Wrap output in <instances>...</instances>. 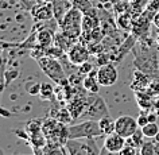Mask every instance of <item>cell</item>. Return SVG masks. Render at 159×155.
<instances>
[{
    "mask_svg": "<svg viewBox=\"0 0 159 155\" xmlns=\"http://www.w3.org/2000/svg\"><path fill=\"white\" fill-rule=\"evenodd\" d=\"M134 51V66L135 69L144 71L147 74L157 75L159 70V59L158 53L152 46V43L144 42V39H139L136 47L132 49Z\"/></svg>",
    "mask_w": 159,
    "mask_h": 155,
    "instance_id": "cell-1",
    "label": "cell"
},
{
    "mask_svg": "<svg viewBox=\"0 0 159 155\" xmlns=\"http://www.w3.org/2000/svg\"><path fill=\"white\" fill-rule=\"evenodd\" d=\"M38 66L41 67V70L43 71V74L46 77H49L51 81L55 82L59 86H66L69 85V77H67L65 69L62 66V62L57 58L49 57V55H45V57L38 59Z\"/></svg>",
    "mask_w": 159,
    "mask_h": 155,
    "instance_id": "cell-2",
    "label": "cell"
},
{
    "mask_svg": "<svg viewBox=\"0 0 159 155\" xmlns=\"http://www.w3.org/2000/svg\"><path fill=\"white\" fill-rule=\"evenodd\" d=\"M82 18H84V14L80 10L71 7L66 12L65 16H63L62 21L58 23L61 33L63 35H66L69 39H71L73 42L80 39L82 34Z\"/></svg>",
    "mask_w": 159,
    "mask_h": 155,
    "instance_id": "cell-3",
    "label": "cell"
},
{
    "mask_svg": "<svg viewBox=\"0 0 159 155\" xmlns=\"http://www.w3.org/2000/svg\"><path fill=\"white\" fill-rule=\"evenodd\" d=\"M42 132L47 139V143L63 144L69 140V127L59 123L54 117H47L42 123Z\"/></svg>",
    "mask_w": 159,
    "mask_h": 155,
    "instance_id": "cell-4",
    "label": "cell"
},
{
    "mask_svg": "<svg viewBox=\"0 0 159 155\" xmlns=\"http://www.w3.org/2000/svg\"><path fill=\"white\" fill-rule=\"evenodd\" d=\"M109 116V111L107 107L104 98L98 96L97 93H88V98H86V107L82 112L81 117L85 120H96L98 121L100 119Z\"/></svg>",
    "mask_w": 159,
    "mask_h": 155,
    "instance_id": "cell-5",
    "label": "cell"
},
{
    "mask_svg": "<svg viewBox=\"0 0 159 155\" xmlns=\"http://www.w3.org/2000/svg\"><path fill=\"white\" fill-rule=\"evenodd\" d=\"M105 136L96 120H84L69 127V139H90Z\"/></svg>",
    "mask_w": 159,
    "mask_h": 155,
    "instance_id": "cell-6",
    "label": "cell"
},
{
    "mask_svg": "<svg viewBox=\"0 0 159 155\" xmlns=\"http://www.w3.org/2000/svg\"><path fill=\"white\" fill-rule=\"evenodd\" d=\"M65 147L69 155H100L101 150L98 148L96 138L85 139L81 142L80 139H69L65 143Z\"/></svg>",
    "mask_w": 159,
    "mask_h": 155,
    "instance_id": "cell-7",
    "label": "cell"
},
{
    "mask_svg": "<svg viewBox=\"0 0 159 155\" xmlns=\"http://www.w3.org/2000/svg\"><path fill=\"white\" fill-rule=\"evenodd\" d=\"M139 128L140 127L138 125L136 119L129 116V115H123L115 120V132H117L125 139L132 136Z\"/></svg>",
    "mask_w": 159,
    "mask_h": 155,
    "instance_id": "cell-8",
    "label": "cell"
},
{
    "mask_svg": "<svg viewBox=\"0 0 159 155\" xmlns=\"http://www.w3.org/2000/svg\"><path fill=\"white\" fill-rule=\"evenodd\" d=\"M117 78H119L117 69L112 62L97 67V80L101 86H112L116 84Z\"/></svg>",
    "mask_w": 159,
    "mask_h": 155,
    "instance_id": "cell-9",
    "label": "cell"
},
{
    "mask_svg": "<svg viewBox=\"0 0 159 155\" xmlns=\"http://www.w3.org/2000/svg\"><path fill=\"white\" fill-rule=\"evenodd\" d=\"M67 59L73 66H80L84 62L89 61V55L90 50L86 47L84 43H74L73 46L69 49V51L66 53Z\"/></svg>",
    "mask_w": 159,
    "mask_h": 155,
    "instance_id": "cell-10",
    "label": "cell"
},
{
    "mask_svg": "<svg viewBox=\"0 0 159 155\" xmlns=\"http://www.w3.org/2000/svg\"><path fill=\"white\" fill-rule=\"evenodd\" d=\"M30 14L35 22H51L54 19V11L51 3H39L30 10Z\"/></svg>",
    "mask_w": 159,
    "mask_h": 155,
    "instance_id": "cell-11",
    "label": "cell"
},
{
    "mask_svg": "<svg viewBox=\"0 0 159 155\" xmlns=\"http://www.w3.org/2000/svg\"><path fill=\"white\" fill-rule=\"evenodd\" d=\"M125 144H127V139L123 138L121 135H119L117 132H113V134L105 135L104 144H102V147L107 148L108 151H111V153L119 154Z\"/></svg>",
    "mask_w": 159,
    "mask_h": 155,
    "instance_id": "cell-12",
    "label": "cell"
},
{
    "mask_svg": "<svg viewBox=\"0 0 159 155\" xmlns=\"http://www.w3.org/2000/svg\"><path fill=\"white\" fill-rule=\"evenodd\" d=\"M152 77H154V75L147 74V73H144V71H140V70L136 69L134 71V74H132V81H131L129 88L132 89V92H140V90H146Z\"/></svg>",
    "mask_w": 159,
    "mask_h": 155,
    "instance_id": "cell-13",
    "label": "cell"
},
{
    "mask_svg": "<svg viewBox=\"0 0 159 155\" xmlns=\"http://www.w3.org/2000/svg\"><path fill=\"white\" fill-rule=\"evenodd\" d=\"M53 103V107H51V111H50V116L57 119V120L59 123H62V124H69V123H71L74 120L73 119V115L70 113V111L67 109V107H57L55 104H57V101H51Z\"/></svg>",
    "mask_w": 159,
    "mask_h": 155,
    "instance_id": "cell-14",
    "label": "cell"
},
{
    "mask_svg": "<svg viewBox=\"0 0 159 155\" xmlns=\"http://www.w3.org/2000/svg\"><path fill=\"white\" fill-rule=\"evenodd\" d=\"M135 94V100L136 104L139 105L140 111L144 112H150L152 111V105H154V97L150 93H147L146 90H140V92H134Z\"/></svg>",
    "mask_w": 159,
    "mask_h": 155,
    "instance_id": "cell-15",
    "label": "cell"
},
{
    "mask_svg": "<svg viewBox=\"0 0 159 155\" xmlns=\"http://www.w3.org/2000/svg\"><path fill=\"white\" fill-rule=\"evenodd\" d=\"M53 11H54V19L55 22L59 23L63 19V16L66 15V12L69 11L71 7V2L70 0H54L53 3Z\"/></svg>",
    "mask_w": 159,
    "mask_h": 155,
    "instance_id": "cell-16",
    "label": "cell"
},
{
    "mask_svg": "<svg viewBox=\"0 0 159 155\" xmlns=\"http://www.w3.org/2000/svg\"><path fill=\"white\" fill-rule=\"evenodd\" d=\"M54 38H55V34L51 29H39L38 33H37V42L38 45H41L43 47H50L54 45Z\"/></svg>",
    "mask_w": 159,
    "mask_h": 155,
    "instance_id": "cell-17",
    "label": "cell"
},
{
    "mask_svg": "<svg viewBox=\"0 0 159 155\" xmlns=\"http://www.w3.org/2000/svg\"><path fill=\"white\" fill-rule=\"evenodd\" d=\"M82 86L88 92L98 93V89H100L101 85L98 84V80H97V69H93L88 75H85L84 81H82Z\"/></svg>",
    "mask_w": 159,
    "mask_h": 155,
    "instance_id": "cell-18",
    "label": "cell"
},
{
    "mask_svg": "<svg viewBox=\"0 0 159 155\" xmlns=\"http://www.w3.org/2000/svg\"><path fill=\"white\" fill-rule=\"evenodd\" d=\"M71 6L74 8L80 10L84 15H94L96 14V10L93 8V4L90 0H70Z\"/></svg>",
    "mask_w": 159,
    "mask_h": 155,
    "instance_id": "cell-19",
    "label": "cell"
},
{
    "mask_svg": "<svg viewBox=\"0 0 159 155\" xmlns=\"http://www.w3.org/2000/svg\"><path fill=\"white\" fill-rule=\"evenodd\" d=\"M39 97L45 101H54L55 100V89L49 82H41V90H39Z\"/></svg>",
    "mask_w": 159,
    "mask_h": 155,
    "instance_id": "cell-20",
    "label": "cell"
},
{
    "mask_svg": "<svg viewBox=\"0 0 159 155\" xmlns=\"http://www.w3.org/2000/svg\"><path fill=\"white\" fill-rule=\"evenodd\" d=\"M42 123L43 120H39V119H33V120L27 121L26 127H25V132H27V135H37L42 132Z\"/></svg>",
    "mask_w": 159,
    "mask_h": 155,
    "instance_id": "cell-21",
    "label": "cell"
},
{
    "mask_svg": "<svg viewBox=\"0 0 159 155\" xmlns=\"http://www.w3.org/2000/svg\"><path fill=\"white\" fill-rule=\"evenodd\" d=\"M140 130H142L143 135H144L147 139H154V138L158 135V132H159V125H158L157 121H154V123H147V124H146L144 127H142Z\"/></svg>",
    "mask_w": 159,
    "mask_h": 155,
    "instance_id": "cell-22",
    "label": "cell"
},
{
    "mask_svg": "<svg viewBox=\"0 0 159 155\" xmlns=\"http://www.w3.org/2000/svg\"><path fill=\"white\" fill-rule=\"evenodd\" d=\"M101 131L104 132V135H109L115 132V120H112L109 116H105L98 120Z\"/></svg>",
    "mask_w": 159,
    "mask_h": 155,
    "instance_id": "cell-23",
    "label": "cell"
},
{
    "mask_svg": "<svg viewBox=\"0 0 159 155\" xmlns=\"http://www.w3.org/2000/svg\"><path fill=\"white\" fill-rule=\"evenodd\" d=\"M144 135H143L142 132V130L139 128L136 132H135L132 136H129V138H127V144H131V146H134V147H136V148H140V146L144 143Z\"/></svg>",
    "mask_w": 159,
    "mask_h": 155,
    "instance_id": "cell-24",
    "label": "cell"
},
{
    "mask_svg": "<svg viewBox=\"0 0 159 155\" xmlns=\"http://www.w3.org/2000/svg\"><path fill=\"white\" fill-rule=\"evenodd\" d=\"M157 143L152 140H144V143L140 146L139 148V154L140 155H155V151H157Z\"/></svg>",
    "mask_w": 159,
    "mask_h": 155,
    "instance_id": "cell-25",
    "label": "cell"
},
{
    "mask_svg": "<svg viewBox=\"0 0 159 155\" xmlns=\"http://www.w3.org/2000/svg\"><path fill=\"white\" fill-rule=\"evenodd\" d=\"M146 92L150 93L152 97L159 96V75H154V77L151 78V81H150L148 86H147Z\"/></svg>",
    "mask_w": 159,
    "mask_h": 155,
    "instance_id": "cell-26",
    "label": "cell"
},
{
    "mask_svg": "<svg viewBox=\"0 0 159 155\" xmlns=\"http://www.w3.org/2000/svg\"><path fill=\"white\" fill-rule=\"evenodd\" d=\"M47 53V49L46 47H43L41 45H37L34 47V49H31L30 50V55H31V58H34L35 61H38L39 58H42V57H45Z\"/></svg>",
    "mask_w": 159,
    "mask_h": 155,
    "instance_id": "cell-27",
    "label": "cell"
},
{
    "mask_svg": "<svg viewBox=\"0 0 159 155\" xmlns=\"http://www.w3.org/2000/svg\"><path fill=\"white\" fill-rule=\"evenodd\" d=\"M19 75V70L18 69H7L4 71V80H6V85H10L15 78Z\"/></svg>",
    "mask_w": 159,
    "mask_h": 155,
    "instance_id": "cell-28",
    "label": "cell"
},
{
    "mask_svg": "<svg viewBox=\"0 0 159 155\" xmlns=\"http://www.w3.org/2000/svg\"><path fill=\"white\" fill-rule=\"evenodd\" d=\"M93 69H94L93 63L90 61H86V62L82 63V65L78 66V74H81V75H84V77H85V75H88Z\"/></svg>",
    "mask_w": 159,
    "mask_h": 155,
    "instance_id": "cell-29",
    "label": "cell"
},
{
    "mask_svg": "<svg viewBox=\"0 0 159 155\" xmlns=\"http://www.w3.org/2000/svg\"><path fill=\"white\" fill-rule=\"evenodd\" d=\"M119 155H139V148L131 144H125L123 147V150L119 153Z\"/></svg>",
    "mask_w": 159,
    "mask_h": 155,
    "instance_id": "cell-30",
    "label": "cell"
},
{
    "mask_svg": "<svg viewBox=\"0 0 159 155\" xmlns=\"http://www.w3.org/2000/svg\"><path fill=\"white\" fill-rule=\"evenodd\" d=\"M39 90H41V82H35V84L26 86V92L29 94H31V96H37V94H39Z\"/></svg>",
    "mask_w": 159,
    "mask_h": 155,
    "instance_id": "cell-31",
    "label": "cell"
},
{
    "mask_svg": "<svg viewBox=\"0 0 159 155\" xmlns=\"http://www.w3.org/2000/svg\"><path fill=\"white\" fill-rule=\"evenodd\" d=\"M136 121H138V125L140 127H144L148 121V117H147V112H144V111H140V113H139V116L136 117Z\"/></svg>",
    "mask_w": 159,
    "mask_h": 155,
    "instance_id": "cell-32",
    "label": "cell"
},
{
    "mask_svg": "<svg viewBox=\"0 0 159 155\" xmlns=\"http://www.w3.org/2000/svg\"><path fill=\"white\" fill-rule=\"evenodd\" d=\"M6 80H4V71H2V67H0V94L4 92L6 89Z\"/></svg>",
    "mask_w": 159,
    "mask_h": 155,
    "instance_id": "cell-33",
    "label": "cell"
},
{
    "mask_svg": "<svg viewBox=\"0 0 159 155\" xmlns=\"http://www.w3.org/2000/svg\"><path fill=\"white\" fill-rule=\"evenodd\" d=\"M19 43H11V42H3L0 41V50L3 49H10V47H18Z\"/></svg>",
    "mask_w": 159,
    "mask_h": 155,
    "instance_id": "cell-34",
    "label": "cell"
},
{
    "mask_svg": "<svg viewBox=\"0 0 159 155\" xmlns=\"http://www.w3.org/2000/svg\"><path fill=\"white\" fill-rule=\"evenodd\" d=\"M0 116H2V117H12L14 115H12V112H10V111H7L6 108H3V107H0Z\"/></svg>",
    "mask_w": 159,
    "mask_h": 155,
    "instance_id": "cell-35",
    "label": "cell"
},
{
    "mask_svg": "<svg viewBox=\"0 0 159 155\" xmlns=\"http://www.w3.org/2000/svg\"><path fill=\"white\" fill-rule=\"evenodd\" d=\"M152 111L159 116V96L154 97V105H152Z\"/></svg>",
    "mask_w": 159,
    "mask_h": 155,
    "instance_id": "cell-36",
    "label": "cell"
},
{
    "mask_svg": "<svg viewBox=\"0 0 159 155\" xmlns=\"http://www.w3.org/2000/svg\"><path fill=\"white\" fill-rule=\"evenodd\" d=\"M152 25L159 30V11L154 15V18H152Z\"/></svg>",
    "mask_w": 159,
    "mask_h": 155,
    "instance_id": "cell-37",
    "label": "cell"
},
{
    "mask_svg": "<svg viewBox=\"0 0 159 155\" xmlns=\"http://www.w3.org/2000/svg\"><path fill=\"white\" fill-rule=\"evenodd\" d=\"M100 155H119V154H116V153H111V151H108L107 148H104L102 147V150H101V154Z\"/></svg>",
    "mask_w": 159,
    "mask_h": 155,
    "instance_id": "cell-38",
    "label": "cell"
},
{
    "mask_svg": "<svg viewBox=\"0 0 159 155\" xmlns=\"http://www.w3.org/2000/svg\"><path fill=\"white\" fill-rule=\"evenodd\" d=\"M155 45L159 47V31H158V34H157V38H155Z\"/></svg>",
    "mask_w": 159,
    "mask_h": 155,
    "instance_id": "cell-39",
    "label": "cell"
},
{
    "mask_svg": "<svg viewBox=\"0 0 159 155\" xmlns=\"http://www.w3.org/2000/svg\"><path fill=\"white\" fill-rule=\"evenodd\" d=\"M154 142L157 143V144H159V132H158V135H157V136L154 138Z\"/></svg>",
    "mask_w": 159,
    "mask_h": 155,
    "instance_id": "cell-40",
    "label": "cell"
},
{
    "mask_svg": "<svg viewBox=\"0 0 159 155\" xmlns=\"http://www.w3.org/2000/svg\"><path fill=\"white\" fill-rule=\"evenodd\" d=\"M39 3H53L54 0H38Z\"/></svg>",
    "mask_w": 159,
    "mask_h": 155,
    "instance_id": "cell-41",
    "label": "cell"
},
{
    "mask_svg": "<svg viewBox=\"0 0 159 155\" xmlns=\"http://www.w3.org/2000/svg\"><path fill=\"white\" fill-rule=\"evenodd\" d=\"M155 155H159V144L157 146V151H155Z\"/></svg>",
    "mask_w": 159,
    "mask_h": 155,
    "instance_id": "cell-42",
    "label": "cell"
},
{
    "mask_svg": "<svg viewBox=\"0 0 159 155\" xmlns=\"http://www.w3.org/2000/svg\"><path fill=\"white\" fill-rule=\"evenodd\" d=\"M100 3H107V2H109V0H98Z\"/></svg>",
    "mask_w": 159,
    "mask_h": 155,
    "instance_id": "cell-43",
    "label": "cell"
},
{
    "mask_svg": "<svg viewBox=\"0 0 159 155\" xmlns=\"http://www.w3.org/2000/svg\"><path fill=\"white\" fill-rule=\"evenodd\" d=\"M0 155H4V151H3L2 148H0Z\"/></svg>",
    "mask_w": 159,
    "mask_h": 155,
    "instance_id": "cell-44",
    "label": "cell"
},
{
    "mask_svg": "<svg viewBox=\"0 0 159 155\" xmlns=\"http://www.w3.org/2000/svg\"><path fill=\"white\" fill-rule=\"evenodd\" d=\"M157 75H159V70H158V73H157Z\"/></svg>",
    "mask_w": 159,
    "mask_h": 155,
    "instance_id": "cell-45",
    "label": "cell"
},
{
    "mask_svg": "<svg viewBox=\"0 0 159 155\" xmlns=\"http://www.w3.org/2000/svg\"><path fill=\"white\" fill-rule=\"evenodd\" d=\"M34 155H37V154H34Z\"/></svg>",
    "mask_w": 159,
    "mask_h": 155,
    "instance_id": "cell-46",
    "label": "cell"
},
{
    "mask_svg": "<svg viewBox=\"0 0 159 155\" xmlns=\"http://www.w3.org/2000/svg\"><path fill=\"white\" fill-rule=\"evenodd\" d=\"M139 155H140V154H139Z\"/></svg>",
    "mask_w": 159,
    "mask_h": 155,
    "instance_id": "cell-47",
    "label": "cell"
}]
</instances>
